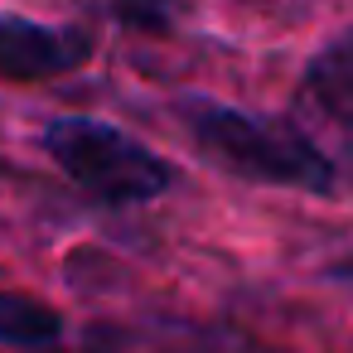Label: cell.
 <instances>
[{
	"mask_svg": "<svg viewBox=\"0 0 353 353\" xmlns=\"http://www.w3.org/2000/svg\"><path fill=\"white\" fill-rule=\"evenodd\" d=\"M179 126L189 131L203 160H213L218 170L237 179L285 184V189H310V194H324L334 184V160L324 155V145L290 121H266L213 97H184Z\"/></svg>",
	"mask_w": 353,
	"mask_h": 353,
	"instance_id": "6da1fadb",
	"label": "cell"
},
{
	"mask_svg": "<svg viewBox=\"0 0 353 353\" xmlns=\"http://www.w3.org/2000/svg\"><path fill=\"white\" fill-rule=\"evenodd\" d=\"M44 150L49 160L97 203L112 208H136L150 203L170 189V165L136 141L131 131L112 126V121H92V117H59L44 126Z\"/></svg>",
	"mask_w": 353,
	"mask_h": 353,
	"instance_id": "7a4b0ae2",
	"label": "cell"
},
{
	"mask_svg": "<svg viewBox=\"0 0 353 353\" xmlns=\"http://www.w3.org/2000/svg\"><path fill=\"white\" fill-rule=\"evenodd\" d=\"M92 59L83 30L39 25L30 15H0V83H54Z\"/></svg>",
	"mask_w": 353,
	"mask_h": 353,
	"instance_id": "3957f363",
	"label": "cell"
},
{
	"mask_svg": "<svg viewBox=\"0 0 353 353\" xmlns=\"http://www.w3.org/2000/svg\"><path fill=\"white\" fill-rule=\"evenodd\" d=\"M300 112L314 117L319 126L339 131L343 141H353V39L324 49L305 83H300Z\"/></svg>",
	"mask_w": 353,
	"mask_h": 353,
	"instance_id": "277c9868",
	"label": "cell"
},
{
	"mask_svg": "<svg viewBox=\"0 0 353 353\" xmlns=\"http://www.w3.org/2000/svg\"><path fill=\"white\" fill-rule=\"evenodd\" d=\"M63 343V314L25 290H0V348L15 353H49Z\"/></svg>",
	"mask_w": 353,
	"mask_h": 353,
	"instance_id": "5b68a950",
	"label": "cell"
},
{
	"mask_svg": "<svg viewBox=\"0 0 353 353\" xmlns=\"http://www.w3.org/2000/svg\"><path fill=\"white\" fill-rule=\"evenodd\" d=\"M107 6H112V15H117L121 25H131V30H150V34L170 30L174 15H179V0H107Z\"/></svg>",
	"mask_w": 353,
	"mask_h": 353,
	"instance_id": "8992f818",
	"label": "cell"
},
{
	"mask_svg": "<svg viewBox=\"0 0 353 353\" xmlns=\"http://www.w3.org/2000/svg\"><path fill=\"white\" fill-rule=\"evenodd\" d=\"M165 353H242V348H228V343H213V339H179Z\"/></svg>",
	"mask_w": 353,
	"mask_h": 353,
	"instance_id": "52a82bcc",
	"label": "cell"
}]
</instances>
